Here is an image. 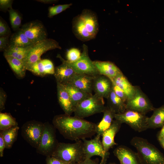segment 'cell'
Instances as JSON below:
<instances>
[{"label":"cell","mask_w":164,"mask_h":164,"mask_svg":"<svg viewBox=\"0 0 164 164\" xmlns=\"http://www.w3.org/2000/svg\"><path fill=\"white\" fill-rule=\"evenodd\" d=\"M93 62L99 74L107 77L111 80L122 72L115 64L111 61L95 60Z\"/></svg>","instance_id":"cell-21"},{"label":"cell","mask_w":164,"mask_h":164,"mask_svg":"<svg viewBox=\"0 0 164 164\" xmlns=\"http://www.w3.org/2000/svg\"><path fill=\"white\" fill-rule=\"evenodd\" d=\"M75 164H100L91 159H86L83 161Z\"/></svg>","instance_id":"cell-42"},{"label":"cell","mask_w":164,"mask_h":164,"mask_svg":"<svg viewBox=\"0 0 164 164\" xmlns=\"http://www.w3.org/2000/svg\"><path fill=\"white\" fill-rule=\"evenodd\" d=\"M11 31L6 22L0 17V37L10 36Z\"/></svg>","instance_id":"cell-35"},{"label":"cell","mask_w":164,"mask_h":164,"mask_svg":"<svg viewBox=\"0 0 164 164\" xmlns=\"http://www.w3.org/2000/svg\"><path fill=\"white\" fill-rule=\"evenodd\" d=\"M18 126L16 119L8 113H0V131Z\"/></svg>","instance_id":"cell-31"},{"label":"cell","mask_w":164,"mask_h":164,"mask_svg":"<svg viewBox=\"0 0 164 164\" xmlns=\"http://www.w3.org/2000/svg\"><path fill=\"white\" fill-rule=\"evenodd\" d=\"M107 99V106L115 114L122 113L126 110V103L116 95L112 88Z\"/></svg>","instance_id":"cell-26"},{"label":"cell","mask_w":164,"mask_h":164,"mask_svg":"<svg viewBox=\"0 0 164 164\" xmlns=\"http://www.w3.org/2000/svg\"><path fill=\"white\" fill-rule=\"evenodd\" d=\"M8 11L12 27L14 31H16L22 26V15L18 10L12 8L9 9Z\"/></svg>","instance_id":"cell-32"},{"label":"cell","mask_w":164,"mask_h":164,"mask_svg":"<svg viewBox=\"0 0 164 164\" xmlns=\"http://www.w3.org/2000/svg\"><path fill=\"white\" fill-rule=\"evenodd\" d=\"M83 51L80 58L77 61L71 62L65 60L75 72L79 74H85L94 76L99 74L93 61L90 58L88 54V48L85 44L82 46Z\"/></svg>","instance_id":"cell-11"},{"label":"cell","mask_w":164,"mask_h":164,"mask_svg":"<svg viewBox=\"0 0 164 164\" xmlns=\"http://www.w3.org/2000/svg\"><path fill=\"white\" fill-rule=\"evenodd\" d=\"M13 2V1L12 0H0V11L5 12L12 8Z\"/></svg>","instance_id":"cell-38"},{"label":"cell","mask_w":164,"mask_h":164,"mask_svg":"<svg viewBox=\"0 0 164 164\" xmlns=\"http://www.w3.org/2000/svg\"><path fill=\"white\" fill-rule=\"evenodd\" d=\"M130 144L136 149L142 164H164L163 154L146 139L135 136Z\"/></svg>","instance_id":"cell-3"},{"label":"cell","mask_w":164,"mask_h":164,"mask_svg":"<svg viewBox=\"0 0 164 164\" xmlns=\"http://www.w3.org/2000/svg\"><path fill=\"white\" fill-rule=\"evenodd\" d=\"M57 97L59 104L65 114L71 116L74 108L70 96L60 84L57 83Z\"/></svg>","instance_id":"cell-19"},{"label":"cell","mask_w":164,"mask_h":164,"mask_svg":"<svg viewBox=\"0 0 164 164\" xmlns=\"http://www.w3.org/2000/svg\"><path fill=\"white\" fill-rule=\"evenodd\" d=\"M52 123L65 138L72 141L91 138L96 134V124L75 116L57 115L54 116Z\"/></svg>","instance_id":"cell-1"},{"label":"cell","mask_w":164,"mask_h":164,"mask_svg":"<svg viewBox=\"0 0 164 164\" xmlns=\"http://www.w3.org/2000/svg\"><path fill=\"white\" fill-rule=\"evenodd\" d=\"M10 36L0 37V51L4 52L10 46Z\"/></svg>","instance_id":"cell-37"},{"label":"cell","mask_w":164,"mask_h":164,"mask_svg":"<svg viewBox=\"0 0 164 164\" xmlns=\"http://www.w3.org/2000/svg\"><path fill=\"white\" fill-rule=\"evenodd\" d=\"M55 49H61L62 48L56 41L52 39L47 38L34 45L23 61L26 69L29 66L41 60V56L44 53Z\"/></svg>","instance_id":"cell-7"},{"label":"cell","mask_w":164,"mask_h":164,"mask_svg":"<svg viewBox=\"0 0 164 164\" xmlns=\"http://www.w3.org/2000/svg\"><path fill=\"white\" fill-rule=\"evenodd\" d=\"M7 95L4 90L1 88L0 90V111L1 112L5 109Z\"/></svg>","instance_id":"cell-39"},{"label":"cell","mask_w":164,"mask_h":164,"mask_svg":"<svg viewBox=\"0 0 164 164\" xmlns=\"http://www.w3.org/2000/svg\"><path fill=\"white\" fill-rule=\"evenodd\" d=\"M5 148V144L2 136L0 135V156H3L4 151Z\"/></svg>","instance_id":"cell-41"},{"label":"cell","mask_w":164,"mask_h":164,"mask_svg":"<svg viewBox=\"0 0 164 164\" xmlns=\"http://www.w3.org/2000/svg\"><path fill=\"white\" fill-rule=\"evenodd\" d=\"M111 80L123 91L128 97V100L132 97L135 92V86L132 85L122 72Z\"/></svg>","instance_id":"cell-23"},{"label":"cell","mask_w":164,"mask_h":164,"mask_svg":"<svg viewBox=\"0 0 164 164\" xmlns=\"http://www.w3.org/2000/svg\"><path fill=\"white\" fill-rule=\"evenodd\" d=\"M112 88V82L108 77L100 74L94 76L93 91L98 96L107 99Z\"/></svg>","instance_id":"cell-15"},{"label":"cell","mask_w":164,"mask_h":164,"mask_svg":"<svg viewBox=\"0 0 164 164\" xmlns=\"http://www.w3.org/2000/svg\"><path fill=\"white\" fill-rule=\"evenodd\" d=\"M51 156L69 164L80 162L85 159L83 141L73 143L59 142Z\"/></svg>","instance_id":"cell-4"},{"label":"cell","mask_w":164,"mask_h":164,"mask_svg":"<svg viewBox=\"0 0 164 164\" xmlns=\"http://www.w3.org/2000/svg\"><path fill=\"white\" fill-rule=\"evenodd\" d=\"M4 57L11 69L17 76L22 78L25 76L27 70L23 61L11 56Z\"/></svg>","instance_id":"cell-30"},{"label":"cell","mask_w":164,"mask_h":164,"mask_svg":"<svg viewBox=\"0 0 164 164\" xmlns=\"http://www.w3.org/2000/svg\"><path fill=\"white\" fill-rule=\"evenodd\" d=\"M61 84L69 94L74 109L82 101L92 95L82 91L69 83Z\"/></svg>","instance_id":"cell-24"},{"label":"cell","mask_w":164,"mask_h":164,"mask_svg":"<svg viewBox=\"0 0 164 164\" xmlns=\"http://www.w3.org/2000/svg\"><path fill=\"white\" fill-rule=\"evenodd\" d=\"M46 164H69L51 156H46Z\"/></svg>","instance_id":"cell-40"},{"label":"cell","mask_w":164,"mask_h":164,"mask_svg":"<svg viewBox=\"0 0 164 164\" xmlns=\"http://www.w3.org/2000/svg\"><path fill=\"white\" fill-rule=\"evenodd\" d=\"M44 123L33 120L27 121L21 127V135L30 145L37 149L39 144L44 129Z\"/></svg>","instance_id":"cell-9"},{"label":"cell","mask_w":164,"mask_h":164,"mask_svg":"<svg viewBox=\"0 0 164 164\" xmlns=\"http://www.w3.org/2000/svg\"><path fill=\"white\" fill-rule=\"evenodd\" d=\"M72 30L76 37L83 42L94 39L99 30L96 14L88 9L75 17L72 21Z\"/></svg>","instance_id":"cell-2"},{"label":"cell","mask_w":164,"mask_h":164,"mask_svg":"<svg viewBox=\"0 0 164 164\" xmlns=\"http://www.w3.org/2000/svg\"><path fill=\"white\" fill-rule=\"evenodd\" d=\"M72 5L71 3L50 6L48 9V17L51 18L69 8Z\"/></svg>","instance_id":"cell-33"},{"label":"cell","mask_w":164,"mask_h":164,"mask_svg":"<svg viewBox=\"0 0 164 164\" xmlns=\"http://www.w3.org/2000/svg\"><path fill=\"white\" fill-rule=\"evenodd\" d=\"M148 118L145 114L126 110L123 113L116 114L114 119L127 124L135 131L141 132L148 129Z\"/></svg>","instance_id":"cell-8"},{"label":"cell","mask_w":164,"mask_h":164,"mask_svg":"<svg viewBox=\"0 0 164 164\" xmlns=\"http://www.w3.org/2000/svg\"><path fill=\"white\" fill-rule=\"evenodd\" d=\"M86 159H91L93 156H99L101 158L100 164H106L109 155V152L106 153L100 140V137L96 135L93 139L82 140Z\"/></svg>","instance_id":"cell-13"},{"label":"cell","mask_w":164,"mask_h":164,"mask_svg":"<svg viewBox=\"0 0 164 164\" xmlns=\"http://www.w3.org/2000/svg\"><path fill=\"white\" fill-rule=\"evenodd\" d=\"M94 76L77 74L69 82L82 91L92 94Z\"/></svg>","instance_id":"cell-20"},{"label":"cell","mask_w":164,"mask_h":164,"mask_svg":"<svg viewBox=\"0 0 164 164\" xmlns=\"http://www.w3.org/2000/svg\"><path fill=\"white\" fill-rule=\"evenodd\" d=\"M81 54L80 50L77 48H71L67 52V60L71 62H75L80 58Z\"/></svg>","instance_id":"cell-34"},{"label":"cell","mask_w":164,"mask_h":164,"mask_svg":"<svg viewBox=\"0 0 164 164\" xmlns=\"http://www.w3.org/2000/svg\"><path fill=\"white\" fill-rule=\"evenodd\" d=\"M112 89L114 92L117 96L124 102L126 103L128 100L127 95L122 90L116 85L112 81Z\"/></svg>","instance_id":"cell-36"},{"label":"cell","mask_w":164,"mask_h":164,"mask_svg":"<svg viewBox=\"0 0 164 164\" xmlns=\"http://www.w3.org/2000/svg\"><path fill=\"white\" fill-rule=\"evenodd\" d=\"M19 129L18 126H16L7 130L0 131V135L5 142V148L10 149L12 148L17 140Z\"/></svg>","instance_id":"cell-29"},{"label":"cell","mask_w":164,"mask_h":164,"mask_svg":"<svg viewBox=\"0 0 164 164\" xmlns=\"http://www.w3.org/2000/svg\"><path fill=\"white\" fill-rule=\"evenodd\" d=\"M34 45L26 47L10 45L8 48L3 52L4 56H11L23 61Z\"/></svg>","instance_id":"cell-28"},{"label":"cell","mask_w":164,"mask_h":164,"mask_svg":"<svg viewBox=\"0 0 164 164\" xmlns=\"http://www.w3.org/2000/svg\"><path fill=\"white\" fill-rule=\"evenodd\" d=\"M122 124L118 120H114L110 126L102 135L101 142L106 153H109V150L117 145L114 141V138Z\"/></svg>","instance_id":"cell-16"},{"label":"cell","mask_w":164,"mask_h":164,"mask_svg":"<svg viewBox=\"0 0 164 164\" xmlns=\"http://www.w3.org/2000/svg\"><path fill=\"white\" fill-rule=\"evenodd\" d=\"M135 92L132 98L126 102V110L135 111L145 114L153 111L155 108L147 96L138 86H135Z\"/></svg>","instance_id":"cell-10"},{"label":"cell","mask_w":164,"mask_h":164,"mask_svg":"<svg viewBox=\"0 0 164 164\" xmlns=\"http://www.w3.org/2000/svg\"><path fill=\"white\" fill-rule=\"evenodd\" d=\"M160 144L164 149V138H160L158 139Z\"/></svg>","instance_id":"cell-45"},{"label":"cell","mask_w":164,"mask_h":164,"mask_svg":"<svg viewBox=\"0 0 164 164\" xmlns=\"http://www.w3.org/2000/svg\"><path fill=\"white\" fill-rule=\"evenodd\" d=\"M55 67L52 62L48 59H41L26 68L33 74L39 76L53 74Z\"/></svg>","instance_id":"cell-18"},{"label":"cell","mask_w":164,"mask_h":164,"mask_svg":"<svg viewBox=\"0 0 164 164\" xmlns=\"http://www.w3.org/2000/svg\"><path fill=\"white\" fill-rule=\"evenodd\" d=\"M152 115L147 120L148 129H155L164 125V104L155 108Z\"/></svg>","instance_id":"cell-25"},{"label":"cell","mask_w":164,"mask_h":164,"mask_svg":"<svg viewBox=\"0 0 164 164\" xmlns=\"http://www.w3.org/2000/svg\"><path fill=\"white\" fill-rule=\"evenodd\" d=\"M106 108L103 98L95 94L82 101L75 108L74 116L84 118L95 114L103 113Z\"/></svg>","instance_id":"cell-5"},{"label":"cell","mask_w":164,"mask_h":164,"mask_svg":"<svg viewBox=\"0 0 164 164\" xmlns=\"http://www.w3.org/2000/svg\"><path fill=\"white\" fill-rule=\"evenodd\" d=\"M103 113V116L101 120L96 124V135L100 137L103 132L111 125L116 114L107 106Z\"/></svg>","instance_id":"cell-22"},{"label":"cell","mask_w":164,"mask_h":164,"mask_svg":"<svg viewBox=\"0 0 164 164\" xmlns=\"http://www.w3.org/2000/svg\"><path fill=\"white\" fill-rule=\"evenodd\" d=\"M108 164H117L115 163H110Z\"/></svg>","instance_id":"cell-46"},{"label":"cell","mask_w":164,"mask_h":164,"mask_svg":"<svg viewBox=\"0 0 164 164\" xmlns=\"http://www.w3.org/2000/svg\"><path fill=\"white\" fill-rule=\"evenodd\" d=\"M120 164H142L137 153L123 145L116 147L113 152Z\"/></svg>","instance_id":"cell-17"},{"label":"cell","mask_w":164,"mask_h":164,"mask_svg":"<svg viewBox=\"0 0 164 164\" xmlns=\"http://www.w3.org/2000/svg\"><path fill=\"white\" fill-rule=\"evenodd\" d=\"M36 1L46 4L53 3L58 2V0H38Z\"/></svg>","instance_id":"cell-43"},{"label":"cell","mask_w":164,"mask_h":164,"mask_svg":"<svg viewBox=\"0 0 164 164\" xmlns=\"http://www.w3.org/2000/svg\"><path fill=\"white\" fill-rule=\"evenodd\" d=\"M157 138H164V125L162 128V129L159 133Z\"/></svg>","instance_id":"cell-44"},{"label":"cell","mask_w":164,"mask_h":164,"mask_svg":"<svg viewBox=\"0 0 164 164\" xmlns=\"http://www.w3.org/2000/svg\"><path fill=\"white\" fill-rule=\"evenodd\" d=\"M20 29L11 34L10 37V45L26 47L34 45Z\"/></svg>","instance_id":"cell-27"},{"label":"cell","mask_w":164,"mask_h":164,"mask_svg":"<svg viewBox=\"0 0 164 164\" xmlns=\"http://www.w3.org/2000/svg\"><path fill=\"white\" fill-rule=\"evenodd\" d=\"M20 29L34 45L47 38L46 29L43 22L39 20L26 23L22 26Z\"/></svg>","instance_id":"cell-12"},{"label":"cell","mask_w":164,"mask_h":164,"mask_svg":"<svg viewBox=\"0 0 164 164\" xmlns=\"http://www.w3.org/2000/svg\"><path fill=\"white\" fill-rule=\"evenodd\" d=\"M43 131L36 152L46 156H51L59 142L56 138V128L48 122L44 123Z\"/></svg>","instance_id":"cell-6"},{"label":"cell","mask_w":164,"mask_h":164,"mask_svg":"<svg viewBox=\"0 0 164 164\" xmlns=\"http://www.w3.org/2000/svg\"><path fill=\"white\" fill-rule=\"evenodd\" d=\"M57 57L60 60L62 63L55 67L54 75L56 83L61 84L69 83L77 73L60 54H58Z\"/></svg>","instance_id":"cell-14"}]
</instances>
